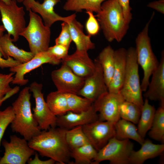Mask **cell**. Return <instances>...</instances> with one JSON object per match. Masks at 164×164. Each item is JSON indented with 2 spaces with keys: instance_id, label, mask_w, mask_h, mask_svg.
<instances>
[{
  "instance_id": "24",
  "label": "cell",
  "mask_w": 164,
  "mask_h": 164,
  "mask_svg": "<svg viewBox=\"0 0 164 164\" xmlns=\"http://www.w3.org/2000/svg\"><path fill=\"white\" fill-rule=\"evenodd\" d=\"M115 138L120 140L132 139L141 145L144 140L139 134L137 127L128 121L120 119L115 123Z\"/></svg>"
},
{
  "instance_id": "32",
  "label": "cell",
  "mask_w": 164,
  "mask_h": 164,
  "mask_svg": "<svg viewBox=\"0 0 164 164\" xmlns=\"http://www.w3.org/2000/svg\"><path fill=\"white\" fill-rule=\"evenodd\" d=\"M69 111L79 113L88 110L94 101L76 94H66Z\"/></svg>"
},
{
  "instance_id": "1",
  "label": "cell",
  "mask_w": 164,
  "mask_h": 164,
  "mask_svg": "<svg viewBox=\"0 0 164 164\" xmlns=\"http://www.w3.org/2000/svg\"><path fill=\"white\" fill-rule=\"evenodd\" d=\"M66 130L58 127L43 130L28 141V144L42 157H49L60 164L70 163V150L66 140Z\"/></svg>"
},
{
  "instance_id": "44",
  "label": "cell",
  "mask_w": 164,
  "mask_h": 164,
  "mask_svg": "<svg viewBox=\"0 0 164 164\" xmlns=\"http://www.w3.org/2000/svg\"><path fill=\"white\" fill-rule=\"evenodd\" d=\"M6 99H7L5 97L4 95L0 94V107L1 105L2 102Z\"/></svg>"
},
{
  "instance_id": "31",
  "label": "cell",
  "mask_w": 164,
  "mask_h": 164,
  "mask_svg": "<svg viewBox=\"0 0 164 164\" xmlns=\"http://www.w3.org/2000/svg\"><path fill=\"white\" fill-rule=\"evenodd\" d=\"M65 139L70 150L90 143L82 126L66 130Z\"/></svg>"
},
{
  "instance_id": "28",
  "label": "cell",
  "mask_w": 164,
  "mask_h": 164,
  "mask_svg": "<svg viewBox=\"0 0 164 164\" xmlns=\"http://www.w3.org/2000/svg\"><path fill=\"white\" fill-rule=\"evenodd\" d=\"M97 151L90 143L70 150L74 164H90L96 157Z\"/></svg>"
},
{
  "instance_id": "29",
  "label": "cell",
  "mask_w": 164,
  "mask_h": 164,
  "mask_svg": "<svg viewBox=\"0 0 164 164\" xmlns=\"http://www.w3.org/2000/svg\"><path fill=\"white\" fill-rule=\"evenodd\" d=\"M106 0H67L63 9L67 11L81 12L85 9L96 13L101 10L102 3Z\"/></svg>"
},
{
  "instance_id": "6",
  "label": "cell",
  "mask_w": 164,
  "mask_h": 164,
  "mask_svg": "<svg viewBox=\"0 0 164 164\" xmlns=\"http://www.w3.org/2000/svg\"><path fill=\"white\" fill-rule=\"evenodd\" d=\"M28 11L29 22L20 36L27 40L30 52L35 55L47 50L49 47L51 31L50 28L44 25L39 15L30 9Z\"/></svg>"
},
{
  "instance_id": "10",
  "label": "cell",
  "mask_w": 164,
  "mask_h": 164,
  "mask_svg": "<svg viewBox=\"0 0 164 164\" xmlns=\"http://www.w3.org/2000/svg\"><path fill=\"white\" fill-rule=\"evenodd\" d=\"M29 88L35 101L33 115L41 130H47L50 128L56 127L57 116L52 112L44 100L42 92V84L34 81Z\"/></svg>"
},
{
  "instance_id": "40",
  "label": "cell",
  "mask_w": 164,
  "mask_h": 164,
  "mask_svg": "<svg viewBox=\"0 0 164 164\" xmlns=\"http://www.w3.org/2000/svg\"><path fill=\"white\" fill-rule=\"evenodd\" d=\"M2 53L0 52V67L2 68H11L16 66L21 63L10 56H8L6 59L3 58Z\"/></svg>"
},
{
  "instance_id": "45",
  "label": "cell",
  "mask_w": 164,
  "mask_h": 164,
  "mask_svg": "<svg viewBox=\"0 0 164 164\" xmlns=\"http://www.w3.org/2000/svg\"><path fill=\"white\" fill-rule=\"evenodd\" d=\"M6 4H9L12 0H1Z\"/></svg>"
},
{
  "instance_id": "41",
  "label": "cell",
  "mask_w": 164,
  "mask_h": 164,
  "mask_svg": "<svg viewBox=\"0 0 164 164\" xmlns=\"http://www.w3.org/2000/svg\"><path fill=\"white\" fill-rule=\"evenodd\" d=\"M147 6L162 14H164V0H159L150 2L148 4Z\"/></svg>"
},
{
  "instance_id": "36",
  "label": "cell",
  "mask_w": 164,
  "mask_h": 164,
  "mask_svg": "<svg viewBox=\"0 0 164 164\" xmlns=\"http://www.w3.org/2000/svg\"><path fill=\"white\" fill-rule=\"evenodd\" d=\"M86 12L88 15L85 24L86 31L88 35L91 36H95L100 30V24L93 12L87 10Z\"/></svg>"
},
{
  "instance_id": "27",
  "label": "cell",
  "mask_w": 164,
  "mask_h": 164,
  "mask_svg": "<svg viewBox=\"0 0 164 164\" xmlns=\"http://www.w3.org/2000/svg\"><path fill=\"white\" fill-rule=\"evenodd\" d=\"M46 101L51 111L56 116L69 111L65 93L57 91L51 92L48 94Z\"/></svg>"
},
{
  "instance_id": "35",
  "label": "cell",
  "mask_w": 164,
  "mask_h": 164,
  "mask_svg": "<svg viewBox=\"0 0 164 164\" xmlns=\"http://www.w3.org/2000/svg\"><path fill=\"white\" fill-rule=\"evenodd\" d=\"M61 26V31L55 39V44H60L69 47L72 40L68 22H63Z\"/></svg>"
},
{
  "instance_id": "5",
  "label": "cell",
  "mask_w": 164,
  "mask_h": 164,
  "mask_svg": "<svg viewBox=\"0 0 164 164\" xmlns=\"http://www.w3.org/2000/svg\"><path fill=\"white\" fill-rule=\"evenodd\" d=\"M135 48L127 50L126 67L123 84L119 93L125 101L134 103L141 108L144 103L140 82Z\"/></svg>"
},
{
  "instance_id": "23",
  "label": "cell",
  "mask_w": 164,
  "mask_h": 164,
  "mask_svg": "<svg viewBox=\"0 0 164 164\" xmlns=\"http://www.w3.org/2000/svg\"><path fill=\"white\" fill-rule=\"evenodd\" d=\"M13 42L11 36L8 33L3 35L0 38V46L7 58L8 56H10L23 63L33 57L34 55L31 52L19 48Z\"/></svg>"
},
{
  "instance_id": "20",
  "label": "cell",
  "mask_w": 164,
  "mask_h": 164,
  "mask_svg": "<svg viewBox=\"0 0 164 164\" xmlns=\"http://www.w3.org/2000/svg\"><path fill=\"white\" fill-rule=\"evenodd\" d=\"M127 50L121 47L114 51V66L111 80L108 86V91L119 93L122 86L126 67Z\"/></svg>"
},
{
  "instance_id": "30",
  "label": "cell",
  "mask_w": 164,
  "mask_h": 164,
  "mask_svg": "<svg viewBox=\"0 0 164 164\" xmlns=\"http://www.w3.org/2000/svg\"><path fill=\"white\" fill-rule=\"evenodd\" d=\"M152 139L163 143L164 142V101L156 110L152 124L149 133Z\"/></svg>"
},
{
  "instance_id": "13",
  "label": "cell",
  "mask_w": 164,
  "mask_h": 164,
  "mask_svg": "<svg viewBox=\"0 0 164 164\" xmlns=\"http://www.w3.org/2000/svg\"><path fill=\"white\" fill-rule=\"evenodd\" d=\"M51 77L57 91L65 94H77L83 87L85 80L63 63L60 68L52 72Z\"/></svg>"
},
{
  "instance_id": "3",
  "label": "cell",
  "mask_w": 164,
  "mask_h": 164,
  "mask_svg": "<svg viewBox=\"0 0 164 164\" xmlns=\"http://www.w3.org/2000/svg\"><path fill=\"white\" fill-rule=\"evenodd\" d=\"M29 91V87H25L12 103L14 116L11 123L12 132L19 133L28 141L41 131L31 111Z\"/></svg>"
},
{
  "instance_id": "8",
  "label": "cell",
  "mask_w": 164,
  "mask_h": 164,
  "mask_svg": "<svg viewBox=\"0 0 164 164\" xmlns=\"http://www.w3.org/2000/svg\"><path fill=\"white\" fill-rule=\"evenodd\" d=\"M16 0L6 4L0 0L2 21L8 34L13 37V42L17 41L20 33L26 27L25 12L23 7H19Z\"/></svg>"
},
{
  "instance_id": "38",
  "label": "cell",
  "mask_w": 164,
  "mask_h": 164,
  "mask_svg": "<svg viewBox=\"0 0 164 164\" xmlns=\"http://www.w3.org/2000/svg\"><path fill=\"white\" fill-rule=\"evenodd\" d=\"M69 48L61 44H55L49 47L47 51L55 58L61 61L68 55Z\"/></svg>"
},
{
  "instance_id": "25",
  "label": "cell",
  "mask_w": 164,
  "mask_h": 164,
  "mask_svg": "<svg viewBox=\"0 0 164 164\" xmlns=\"http://www.w3.org/2000/svg\"><path fill=\"white\" fill-rule=\"evenodd\" d=\"M114 51L111 46H108L101 51L96 59L102 68L105 82L108 88L114 72Z\"/></svg>"
},
{
  "instance_id": "16",
  "label": "cell",
  "mask_w": 164,
  "mask_h": 164,
  "mask_svg": "<svg viewBox=\"0 0 164 164\" xmlns=\"http://www.w3.org/2000/svg\"><path fill=\"white\" fill-rule=\"evenodd\" d=\"M94 62L95 65L94 72L85 79L84 85L77 94L94 102L101 95L108 91L102 68L96 59Z\"/></svg>"
},
{
  "instance_id": "14",
  "label": "cell",
  "mask_w": 164,
  "mask_h": 164,
  "mask_svg": "<svg viewBox=\"0 0 164 164\" xmlns=\"http://www.w3.org/2000/svg\"><path fill=\"white\" fill-rule=\"evenodd\" d=\"M61 62L47 51L37 53L28 61L9 68L11 72L15 73L12 83L13 84L24 85L28 82V79L24 78V75L27 73L43 64L49 63L57 65Z\"/></svg>"
},
{
  "instance_id": "42",
  "label": "cell",
  "mask_w": 164,
  "mask_h": 164,
  "mask_svg": "<svg viewBox=\"0 0 164 164\" xmlns=\"http://www.w3.org/2000/svg\"><path fill=\"white\" fill-rule=\"evenodd\" d=\"M33 159L30 158L27 162L29 164H53L55 161L52 159H50L46 160H42L40 159L36 152L35 154Z\"/></svg>"
},
{
  "instance_id": "37",
  "label": "cell",
  "mask_w": 164,
  "mask_h": 164,
  "mask_svg": "<svg viewBox=\"0 0 164 164\" xmlns=\"http://www.w3.org/2000/svg\"><path fill=\"white\" fill-rule=\"evenodd\" d=\"M14 74L11 72L7 74L0 73V94L5 95L12 90L9 84L13 79Z\"/></svg>"
},
{
  "instance_id": "34",
  "label": "cell",
  "mask_w": 164,
  "mask_h": 164,
  "mask_svg": "<svg viewBox=\"0 0 164 164\" xmlns=\"http://www.w3.org/2000/svg\"><path fill=\"white\" fill-rule=\"evenodd\" d=\"M14 116L12 106H9L4 110L0 111V145L5 130L11 123ZM1 158L0 157V160Z\"/></svg>"
},
{
  "instance_id": "43",
  "label": "cell",
  "mask_w": 164,
  "mask_h": 164,
  "mask_svg": "<svg viewBox=\"0 0 164 164\" xmlns=\"http://www.w3.org/2000/svg\"><path fill=\"white\" fill-rule=\"evenodd\" d=\"M5 29L3 25H0V38L3 35ZM0 52L2 53L3 56L5 58H7L5 54L3 52L0 46Z\"/></svg>"
},
{
  "instance_id": "12",
  "label": "cell",
  "mask_w": 164,
  "mask_h": 164,
  "mask_svg": "<svg viewBox=\"0 0 164 164\" xmlns=\"http://www.w3.org/2000/svg\"><path fill=\"white\" fill-rule=\"evenodd\" d=\"M115 123L98 120L82 126L90 143L98 151L115 136Z\"/></svg>"
},
{
  "instance_id": "7",
  "label": "cell",
  "mask_w": 164,
  "mask_h": 164,
  "mask_svg": "<svg viewBox=\"0 0 164 164\" xmlns=\"http://www.w3.org/2000/svg\"><path fill=\"white\" fill-rule=\"evenodd\" d=\"M134 147L133 143L129 139L120 140L114 136L97 151L91 164H98L105 160L111 164H128Z\"/></svg>"
},
{
  "instance_id": "46",
  "label": "cell",
  "mask_w": 164,
  "mask_h": 164,
  "mask_svg": "<svg viewBox=\"0 0 164 164\" xmlns=\"http://www.w3.org/2000/svg\"><path fill=\"white\" fill-rule=\"evenodd\" d=\"M24 0H16L17 2L19 3L23 2Z\"/></svg>"
},
{
  "instance_id": "15",
  "label": "cell",
  "mask_w": 164,
  "mask_h": 164,
  "mask_svg": "<svg viewBox=\"0 0 164 164\" xmlns=\"http://www.w3.org/2000/svg\"><path fill=\"white\" fill-rule=\"evenodd\" d=\"M60 0H44L42 3L35 0H24L23 4L27 11L31 9L36 13L40 15L43 20L44 24L49 28L58 21L69 22L75 18V14L63 17L56 13L54 10V6Z\"/></svg>"
},
{
  "instance_id": "17",
  "label": "cell",
  "mask_w": 164,
  "mask_h": 164,
  "mask_svg": "<svg viewBox=\"0 0 164 164\" xmlns=\"http://www.w3.org/2000/svg\"><path fill=\"white\" fill-rule=\"evenodd\" d=\"M61 62L75 74L85 79L91 75L95 69L94 62L86 51L76 50L73 54L68 55Z\"/></svg>"
},
{
  "instance_id": "21",
  "label": "cell",
  "mask_w": 164,
  "mask_h": 164,
  "mask_svg": "<svg viewBox=\"0 0 164 164\" xmlns=\"http://www.w3.org/2000/svg\"><path fill=\"white\" fill-rule=\"evenodd\" d=\"M140 149L137 151L133 150L130 155L129 164H142L147 160L153 158L163 154L164 144H156L150 140H144Z\"/></svg>"
},
{
  "instance_id": "26",
  "label": "cell",
  "mask_w": 164,
  "mask_h": 164,
  "mask_svg": "<svg viewBox=\"0 0 164 164\" xmlns=\"http://www.w3.org/2000/svg\"><path fill=\"white\" fill-rule=\"evenodd\" d=\"M155 111L154 107L150 104L149 100L145 98L141 108V116L137 127L139 134L143 138L151 127Z\"/></svg>"
},
{
  "instance_id": "22",
  "label": "cell",
  "mask_w": 164,
  "mask_h": 164,
  "mask_svg": "<svg viewBox=\"0 0 164 164\" xmlns=\"http://www.w3.org/2000/svg\"><path fill=\"white\" fill-rule=\"evenodd\" d=\"M72 40L75 44L76 50L87 52L95 47L91 39V36L85 35L83 26L75 18L68 22Z\"/></svg>"
},
{
  "instance_id": "9",
  "label": "cell",
  "mask_w": 164,
  "mask_h": 164,
  "mask_svg": "<svg viewBox=\"0 0 164 164\" xmlns=\"http://www.w3.org/2000/svg\"><path fill=\"white\" fill-rule=\"evenodd\" d=\"M10 138L9 142L5 140L2 142L5 151L0 164H26L36 151L30 147L28 141L24 138L13 135Z\"/></svg>"
},
{
  "instance_id": "11",
  "label": "cell",
  "mask_w": 164,
  "mask_h": 164,
  "mask_svg": "<svg viewBox=\"0 0 164 164\" xmlns=\"http://www.w3.org/2000/svg\"><path fill=\"white\" fill-rule=\"evenodd\" d=\"M124 101L120 93L108 91L101 95L93 103L95 110L98 113L99 120L115 123L121 119L120 107Z\"/></svg>"
},
{
  "instance_id": "19",
  "label": "cell",
  "mask_w": 164,
  "mask_h": 164,
  "mask_svg": "<svg viewBox=\"0 0 164 164\" xmlns=\"http://www.w3.org/2000/svg\"><path fill=\"white\" fill-rule=\"evenodd\" d=\"M150 82L144 94V97L151 101H164V51L161 52L159 65L153 73Z\"/></svg>"
},
{
  "instance_id": "18",
  "label": "cell",
  "mask_w": 164,
  "mask_h": 164,
  "mask_svg": "<svg viewBox=\"0 0 164 164\" xmlns=\"http://www.w3.org/2000/svg\"><path fill=\"white\" fill-rule=\"evenodd\" d=\"M99 120L97 113L93 103L88 110L77 113L68 111L61 115L57 116L56 125L58 127L68 130L78 126H82Z\"/></svg>"
},
{
  "instance_id": "2",
  "label": "cell",
  "mask_w": 164,
  "mask_h": 164,
  "mask_svg": "<svg viewBox=\"0 0 164 164\" xmlns=\"http://www.w3.org/2000/svg\"><path fill=\"white\" fill-rule=\"evenodd\" d=\"M104 35L109 42L122 41L129 28L125 22L122 7L118 0H106L95 16Z\"/></svg>"
},
{
  "instance_id": "4",
  "label": "cell",
  "mask_w": 164,
  "mask_h": 164,
  "mask_svg": "<svg viewBox=\"0 0 164 164\" xmlns=\"http://www.w3.org/2000/svg\"><path fill=\"white\" fill-rule=\"evenodd\" d=\"M154 15L153 12L149 21L135 39V48L137 60L138 65L142 68L143 76L141 84L142 92H145L149 83L150 78L158 67L159 63L154 53L151 40L148 35L149 25Z\"/></svg>"
},
{
  "instance_id": "47",
  "label": "cell",
  "mask_w": 164,
  "mask_h": 164,
  "mask_svg": "<svg viewBox=\"0 0 164 164\" xmlns=\"http://www.w3.org/2000/svg\"><path fill=\"white\" fill-rule=\"evenodd\" d=\"M0 16H1V14H0Z\"/></svg>"
},
{
  "instance_id": "33",
  "label": "cell",
  "mask_w": 164,
  "mask_h": 164,
  "mask_svg": "<svg viewBox=\"0 0 164 164\" xmlns=\"http://www.w3.org/2000/svg\"><path fill=\"white\" fill-rule=\"evenodd\" d=\"M141 108L136 104L124 101L121 104L119 114L121 118L137 124L139 119Z\"/></svg>"
},
{
  "instance_id": "39",
  "label": "cell",
  "mask_w": 164,
  "mask_h": 164,
  "mask_svg": "<svg viewBox=\"0 0 164 164\" xmlns=\"http://www.w3.org/2000/svg\"><path fill=\"white\" fill-rule=\"evenodd\" d=\"M118 0L122 7L125 20L129 24L132 19V14L131 12L132 8L129 5L130 0Z\"/></svg>"
}]
</instances>
